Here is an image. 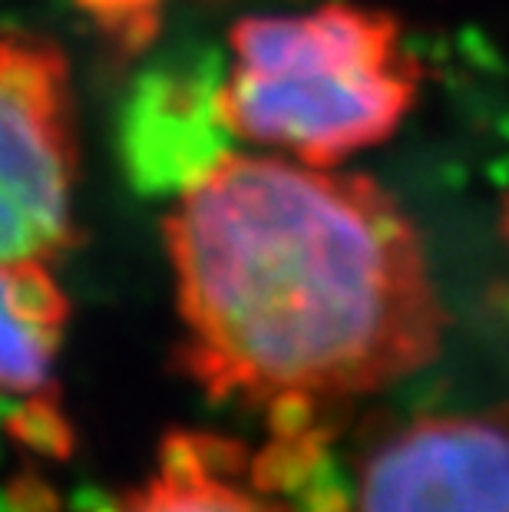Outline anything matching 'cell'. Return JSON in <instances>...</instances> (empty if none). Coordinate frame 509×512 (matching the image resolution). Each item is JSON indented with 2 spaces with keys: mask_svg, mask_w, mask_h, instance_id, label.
I'll list each match as a JSON object with an SVG mask.
<instances>
[{
  "mask_svg": "<svg viewBox=\"0 0 509 512\" xmlns=\"http://www.w3.org/2000/svg\"><path fill=\"white\" fill-rule=\"evenodd\" d=\"M189 374L215 400L305 417L417 374L447 311L417 225L381 185L222 152L166 219Z\"/></svg>",
  "mask_w": 509,
  "mask_h": 512,
  "instance_id": "1",
  "label": "cell"
},
{
  "mask_svg": "<svg viewBox=\"0 0 509 512\" xmlns=\"http://www.w3.org/2000/svg\"><path fill=\"white\" fill-rule=\"evenodd\" d=\"M212 96L248 149L338 169L384 143L417 100L420 70L394 17L357 4L245 17Z\"/></svg>",
  "mask_w": 509,
  "mask_h": 512,
  "instance_id": "2",
  "label": "cell"
},
{
  "mask_svg": "<svg viewBox=\"0 0 509 512\" xmlns=\"http://www.w3.org/2000/svg\"><path fill=\"white\" fill-rule=\"evenodd\" d=\"M77 123L63 53L0 34V261L53 265L73 242Z\"/></svg>",
  "mask_w": 509,
  "mask_h": 512,
  "instance_id": "3",
  "label": "cell"
},
{
  "mask_svg": "<svg viewBox=\"0 0 509 512\" xmlns=\"http://www.w3.org/2000/svg\"><path fill=\"white\" fill-rule=\"evenodd\" d=\"M354 512H509V427L417 417L364 453Z\"/></svg>",
  "mask_w": 509,
  "mask_h": 512,
  "instance_id": "4",
  "label": "cell"
},
{
  "mask_svg": "<svg viewBox=\"0 0 509 512\" xmlns=\"http://www.w3.org/2000/svg\"><path fill=\"white\" fill-rule=\"evenodd\" d=\"M100 512H285L268 479L242 470L229 443L182 433L159 453V466Z\"/></svg>",
  "mask_w": 509,
  "mask_h": 512,
  "instance_id": "5",
  "label": "cell"
},
{
  "mask_svg": "<svg viewBox=\"0 0 509 512\" xmlns=\"http://www.w3.org/2000/svg\"><path fill=\"white\" fill-rule=\"evenodd\" d=\"M70 318L53 265L0 261V397H37L57 364Z\"/></svg>",
  "mask_w": 509,
  "mask_h": 512,
  "instance_id": "6",
  "label": "cell"
},
{
  "mask_svg": "<svg viewBox=\"0 0 509 512\" xmlns=\"http://www.w3.org/2000/svg\"><path fill=\"white\" fill-rule=\"evenodd\" d=\"M503 238H506V248H509V192L503 199Z\"/></svg>",
  "mask_w": 509,
  "mask_h": 512,
  "instance_id": "7",
  "label": "cell"
}]
</instances>
